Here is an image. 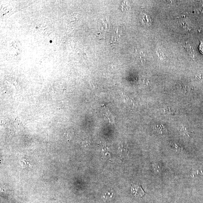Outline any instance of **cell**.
Returning <instances> with one entry per match:
<instances>
[{"mask_svg": "<svg viewBox=\"0 0 203 203\" xmlns=\"http://www.w3.org/2000/svg\"><path fill=\"white\" fill-rule=\"evenodd\" d=\"M113 194L114 191L112 188L109 189L104 193L103 197L105 200H107L112 198L113 196Z\"/></svg>", "mask_w": 203, "mask_h": 203, "instance_id": "277c9868", "label": "cell"}, {"mask_svg": "<svg viewBox=\"0 0 203 203\" xmlns=\"http://www.w3.org/2000/svg\"><path fill=\"white\" fill-rule=\"evenodd\" d=\"M170 145L174 149L176 150V151H180L181 148L179 147V146L177 145L175 143H170Z\"/></svg>", "mask_w": 203, "mask_h": 203, "instance_id": "9c48e42d", "label": "cell"}, {"mask_svg": "<svg viewBox=\"0 0 203 203\" xmlns=\"http://www.w3.org/2000/svg\"><path fill=\"white\" fill-rule=\"evenodd\" d=\"M131 193L136 198H141L144 196L145 193L142 187L138 185H132L131 188Z\"/></svg>", "mask_w": 203, "mask_h": 203, "instance_id": "7a4b0ae2", "label": "cell"}, {"mask_svg": "<svg viewBox=\"0 0 203 203\" xmlns=\"http://www.w3.org/2000/svg\"><path fill=\"white\" fill-rule=\"evenodd\" d=\"M154 127L155 130L160 134H162L165 132L166 129L165 126L163 125H156Z\"/></svg>", "mask_w": 203, "mask_h": 203, "instance_id": "8992f818", "label": "cell"}, {"mask_svg": "<svg viewBox=\"0 0 203 203\" xmlns=\"http://www.w3.org/2000/svg\"><path fill=\"white\" fill-rule=\"evenodd\" d=\"M65 136H66L67 139L68 141L71 140L74 135V131L72 129H68L67 130L65 131Z\"/></svg>", "mask_w": 203, "mask_h": 203, "instance_id": "5b68a950", "label": "cell"}, {"mask_svg": "<svg viewBox=\"0 0 203 203\" xmlns=\"http://www.w3.org/2000/svg\"><path fill=\"white\" fill-rule=\"evenodd\" d=\"M152 166L155 174L158 176H160L163 171V168L161 164L158 162H155L153 163Z\"/></svg>", "mask_w": 203, "mask_h": 203, "instance_id": "3957f363", "label": "cell"}, {"mask_svg": "<svg viewBox=\"0 0 203 203\" xmlns=\"http://www.w3.org/2000/svg\"><path fill=\"white\" fill-rule=\"evenodd\" d=\"M163 111L166 114H172L174 113V110L171 108L169 106H164L163 108Z\"/></svg>", "mask_w": 203, "mask_h": 203, "instance_id": "52a82bcc", "label": "cell"}, {"mask_svg": "<svg viewBox=\"0 0 203 203\" xmlns=\"http://www.w3.org/2000/svg\"><path fill=\"white\" fill-rule=\"evenodd\" d=\"M140 21L143 26L146 27H149L151 25L152 21L148 12L142 11L139 15Z\"/></svg>", "mask_w": 203, "mask_h": 203, "instance_id": "6da1fadb", "label": "cell"}, {"mask_svg": "<svg viewBox=\"0 0 203 203\" xmlns=\"http://www.w3.org/2000/svg\"><path fill=\"white\" fill-rule=\"evenodd\" d=\"M130 102L131 106H132V107H136L138 106V104L134 99H131Z\"/></svg>", "mask_w": 203, "mask_h": 203, "instance_id": "30bf717a", "label": "cell"}, {"mask_svg": "<svg viewBox=\"0 0 203 203\" xmlns=\"http://www.w3.org/2000/svg\"><path fill=\"white\" fill-rule=\"evenodd\" d=\"M181 131L184 135L189 137L190 135V130L186 126L182 125Z\"/></svg>", "mask_w": 203, "mask_h": 203, "instance_id": "ba28073f", "label": "cell"}]
</instances>
